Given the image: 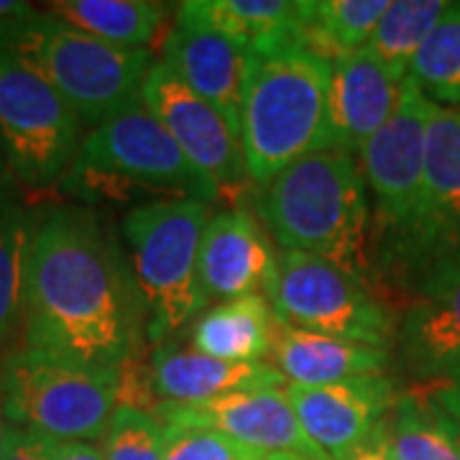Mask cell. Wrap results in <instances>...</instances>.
Segmentation results:
<instances>
[{
	"label": "cell",
	"instance_id": "37",
	"mask_svg": "<svg viewBox=\"0 0 460 460\" xmlns=\"http://www.w3.org/2000/svg\"><path fill=\"white\" fill-rule=\"evenodd\" d=\"M261 460H305V458H296V456H263Z\"/></svg>",
	"mask_w": 460,
	"mask_h": 460
},
{
	"label": "cell",
	"instance_id": "22",
	"mask_svg": "<svg viewBox=\"0 0 460 460\" xmlns=\"http://www.w3.org/2000/svg\"><path fill=\"white\" fill-rule=\"evenodd\" d=\"M399 345L414 374L435 378L460 356V274L402 317Z\"/></svg>",
	"mask_w": 460,
	"mask_h": 460
},
{
	"label": "cell",
	"instance_id": "4",
	"mask_svg": "<svg viewBox=\"0 0 460 460\" xmlns=\"http://www.w3.org/2000/svg\"><path fill=\"white\" fill-rule=\"evenodd\" d=\"M0 54L47 80L93 128L141 100L156 62L148 49H118L39 11L0 21Z\"/></svg>",
	"mask_w": 460,
	"mask_h": 460
},
{
	"label": "cell",
	"instance_id": "27",
	"mask_svg": "<svg viewBox=\"0 0 460 460\" xmlns=\"http://www.w3.org/2000/svg\"><path fill=\"white\" fill-rule=\"evenodd\" d=\"M445 8L447 3L443 0H392L366 49L376 57L396 83H404L417 51L440 21Z\"/></svg>",
	"mask_w": 460,
	"mask_h": 460
},
{
	"label": "cell",
	"instance_id": "14",
	"mask_svg": "<svg viewBox=\"0 0 460 460\" xmlns=\"http://www.w3.org/2000/svg\"><path fill=\"white\" fill-rule=\"evenodd\" d=\"M159 422H187L208 428L241 445L256 456H296L325 460L299 428L295 407L284 389H259L223 396L208 404H159L154 410Z\"/></svg>",
	"mask_w": 460,
	"mask_h": 460
},
{
	"label": "cell",
	"instance_id": "39",
	"mask_svg": "<svg viewBox=\"0 0 460 460\" xmlns=\"http://www.w3.org/2000/svg\"><path fill=\"white\" fill-rule=\"evenodd\" d=\"M456 440H458V447H460V425H458V435H456Z\"/></svg>",
	"mask_w": 460,
	"mask_h": 460
},
{
	"label": "cell",
	"instance_id": "35",
	"mask_svg": "<svg viewBox=\"0 0 460 460\" xmlns=\"http://www.w3.org/2000/svg\"><path fill=\"white\" fill-rule=\"evenodd\" d=\"M33 8L29 3H16V0H0V21H8V18L26 16L31 13Z\"/></svg>",
	"mask_w": 460,
	"mask_h": 460
},
{
	"label": "cell",
	"instance_id": "6",
	"mask_svg": "<svg viewBox=\"0 0 460 460\" xmlns=\"http://www.w3.org/2000/svg\"><path fill=\"white\" fill-rule=\"evenodd\" d=\"M210 215L208 202L162 198L136 205L123 217L120 230L146 305L151 343H162L208 307L199 284V243Z\"/></svg>",
	"mask_w": 460,
	"mask_h": 460
},
{
	"label": "cell",
	"instance_id": "30",
	"mask_svg": "<svg viewBox=\"0 0 460 460\" xmlns=\"http://www.w3.org/2000/svg\"><path fill=\"white\" fill-rule=\"evenodd\" d=\"M164 425V460H261L241 445L213 429L187 425V422H162Z\"/></svg>",
	"mask_w": 460,
	"mask_h": 460
},
{
	"label": "cell",
	"instance_id": "23",
	"mask_svg": "<svg viewBox=\"0 0 460 460\" xmlns=\"http://www.w3.org/2000/svg\"><path fill=\"white\" fill-rule=\"evenodd\" d=\"M392 0H299L296 44L335 62L366 49Z\"/></svg>",
	"mask_w": 460,
	"mask_h": 460
},
{
	"label": "cell",
	"instance_id": "10",
	"mask_svg": "<svg viewBox=\"0 0 460 460\" xmlns=\"http://www.w3.org/2000/svg\"><path fill=\"white\" fill-rule=\"evenodd\" d=\"M269 302L292 328L384 350L394 341V317L366 284L310 253L279 251Z\"/></svg>",
	"mask_w": 460,
	"mask_h": 460
},
{
	"label": "cell",
	"instance_id": "38",
	"mask_svg": "<svg viewBox=\"0 0 460 460\" xmlns=\"http://www.w3.org/2000/svg\"><path fill=\"white\" fill-rule=\"evenodd\" d=\"M3 172H5V162H3V154H0V180H3Z\"/></svg>",
	"mask_w": 460,
	"mask_h": 460
},
{
	"label": "cell",
	"instance_id": "20",
	"mask_svg": "<svg viewBox=\"0 0 460 460\" xmlns=\"http://www.w3.org/2000/svg\"><path fill=\"white\" fill-rule=\"evenodd\" d=\"M177 21L210 29L248 51L274 49L296 44L299 0H190L180 5Z\"/></svg>",
	"mask_w": 460,
	"mask_h": 460
},
{
	"label": "cell",
	"instance_id": "18",
	"mask_svg": "<svg viewBox=\"0 0 460 460\" xmlns=\"http://www.w3.org/2000/svg\"><path fill=\"white\" fill-rule=\"evenodd\" d=\"M151 384L159 404L198 407L215 399L259 389H284V376L271 363H228L192 348H156Z\"/></svg>",
	"mask_w": 460,
	"mask_h": 460
},
{
	"label": "cell",
	"instance_id": "24",
	"mask_svg": "<svg viewBox=\"0 0 460 460\" xmlns=\"http://www.w3.org/2000/svg\"><path fill=\"white\" fill-rule=\"evenodd\" d=\"M49 13L72 29L118 49H148L166 18V5L148 0H57Z\"/></svg>",
	"mask_w": 460,
	"mask_h": 460
},
{
	"label": "cell",
	"instance_id": "26",
	"mask_svg": "<svg viewBox=\"0 0 460 460\" xmlns=\"http://www.w3.org/2000/svg\"><path fill=\"white\" fill-rule=\"evenodd\" d=\"M458 422L428 396H396L384 422V445L392 460H460Z\"/></svg>",
	"mask_w": 460,
	"mask_h": 460
},
{
	"label": "cell",
	"instance_id": "8",
	"mask_svg": "<svg viewBox=\"0 0 460 460\" xmlns=\"http://www.w3.org/2000/svg\"><path fill=\"white\" fill-rule=\"evenodd\" d=\"M62 184L72 192L144 187L208 205L223 195L208 174L190 164L159 118L141 100L84 136Z\"/></svg>",
	"mask_w": 460,
	"mask_h": 460
},
{
	"label": "cell",
	"instance_id": "28",
	"mask_svg": "<svg viewBox=\"0 0 460 460\" xmlns=\"http://www.w3.org/2000/svg\"><path fill=\"white\" fill-rule=\"evenodd\" d=\"M410 77L422 95L440 105H460V3H447L411 62Z\"/></svg>",
	"mask_w": 460,
	"mask_h": 460
},
{
	"label": "cell",
	"instance_id": "2",
	"mask_svg": "<svg viewBox=\"0 0 460 460\" xmlns=\"http://www.w3.org/2000/svg\"><path fill=\"white\" fill-rule=\"evenodd\" d=\"M256 208L279 251L310 253L366 284L371 205L356 156L320 151L259 187Z\"/></svg>",
	"mask_w": 460,
	"mask_h": 460
},
{
	"label": "cell",
	"instance_id": "31",
	"mask_svg": "<svg viewBox=\"0 0 460 460\" xmlns=\"http://www.w3.org/2000/svg\"><path fill=\"white\" fill-rule=\"evenodd\" d=\"M425 396L460 425V356H456L435 376V381L425 389Z\"/></svg>",
	"mask_w": 460,
	"mask_h": 460
},
{
	"label": "cell",
	"instance_id": "13",
	"mask_svg": "<svg viewBox=\"0 0 460 460\" xmlns=\"http://www.w3.org/2000/svg\"><path fill=\"white\" fill-rule=\"evenodd\" d=\"M299 428L325 460H350L396 404L394 381L368 374L328 386H287Z\"/></svg>",
	"mask_w": 460,
	"mask_h": 460
},
{
	"label": "cell",
	"instance_id": "9",
	"mask_svg": "<svg viewBox=\"0 0 460 460\" xmlns=\"http://www.w3.org/2000/svg\"><path fill=\"white\" fill-rule=\"evenodd\" d=\"M84 123L47 80L0 54V154L21 184L62 181L83 146Z\"/></svg>",
	"mask_w": 460,
	"mask_h": 460
},
{
	"label": "cell",
	"instance_id": "21",
	"mask_svg": "<svg viewBox=\"0 0 460 460\" xmlns=\"http://www.w3.org/2000/svg\"><path fill=\"white\" fill-rule=\"evenodd\" d=\"M277 314L263 295L220 302L192 325L190 348L228 363H266L274 350Z\"/></svg>",
	"mask_w": 460,
	"mask_h": 460
},
{
	"label": "cell",
	"instance_id": "5",
	"mask_svg": "<svg viewBox=\"0 0 460 460\" xmlns=\"http://www.w3.org/2000/svg\"><path fill=\"white\" fill-rule=\"evenodd\" d=\"M371 246L381 279L417 295V302L460 274V111L432 108L417 210Z\"/></svg>",
	"mask_w": 460,
	"mask_h": 460
},
{
	"label": "cell",
	"instance_id": "11",
	"mask_svg": "<svg viewBox=\"0 0 460 460\" xmlns=\"http://www.w3.org/2000/svg\"><path fill=\"white\" fill-rule=\"evenodd\" d=\"M435 102L407 77L392 118L358 151L363 180L374 195V238L389 235L410 220L422 195L425 146Z\"/></svg>",
	"mask_w": 460,
	"mask_h": 460
},
{
	"label": "cell",
	"instance_id": "16",
	"mask_svg": "<svg viewBox=\"0 0 460 460\" xmlns=\"http://www.w3.org/2000/svg\"><path fill=\"white\" fill-rule=\"evenodd\" d=\"M162 62L199 98L226 115L241 138V105L253 54L226 36L177 21L164 41Z\"/></svg>",
	"mask_w": 460,
	"mask_h": 460
},
{
	"label": "cell",
	"instance_id": "32",
	"mask_svg": "<svg viewBox=\"0 0 460 460\" xmlns=\"http://www.w3.org/2000/svg\"><path fill=\"white\" fill-rule=\"evenodd\" d=\"M51 450H54V440L39 435V432H31V429L11 425L3 460H49Z\"/></svg>",
	"mask_w": 460,
	"mask_h": 460
},
{
	"label": "cell",
	"instance_id": "29",
	"mask_svg": "<svg viewBox=\"0 0 460 460\" xmlns=\"http://www.w3.org/2000/svg\"><path fill=\"white\" fill-rule=\"evenodd\" d=\"M100 447L105 460H164V425L151 411L118 407Z\"/></svg>",
	"mask_w": 460,
	"mask_h": 460
},
{
	"label": "cell",
	"instance_id": "17",
	"mask_svg": "<svg viewBox=\"0 0 460 460\" xmlns=\"http://www.w3.org/2000/svg\"><path fill=\"white\" fill-rule=\"evenodd\" d=\"M402 84L368 49L335 59L330 75V151L356 156L392 118Z\"/></svg>",
	"mask_w": 460,
	"mask_h": 460
},
{
	"label": "cell",
	"instance_id": "15",
	"mask_svg": "<svg viewBox=\"0 0 460 460\" xmlns=\"http://www.w3.org/2000/svg\"><path fill=\"white\" fill-rule=\"evenodd\" d=\"M277 261L279 253L253 215L241 208L210 215L199 243V284L208 302L248 295L269 299L277 281Z\"/></svg>",
	"mask_w": 460,
	"mask_h": 460
},
{
	"label": "cell",
	"instance_id": "33",
	"mask_svg": "<svg viewBox=\"0 0 460 460\" xmlns=\"http://www.w3.org/2000/svg\"><path fill=\"white\" fill-rule=\"evenodd\" d=\"M49 460H105V456L98 443L75 440V443H54Z\"/></svg>",
	"mask_w": 460,
	"mask_h": 460
},
{
	"label": "cell",
	"instance_id": "1",
	"mask_svg": "<svg viewBox=\"0 0 460 460\" xmlns=\"http://www.w3.org/2000/svg\"><path fill=\"white\" fill-rule=\"evenodd\" d=\"M144 338L146 305L108 223L80 205L33 215L23 345L118 371Z\"/></svg>",
	"mask_w": 460,
	"mask_h": 460
},
{
	"label": "cell",
	"instance_id": "19",
	"mask_svg": "<svg viewBox=\"0 0 460 460\" xmlns=\"http://www.w3.org/2000/svg\"><path fill=\"white\" fill-rule=\"evenodd\" d=\"M386 363L389 350L384 348L317 335L277 320L271 366L284 376L287 386H328L348 378L384 374Z\"/></svg>",
	"mask_w": 460,
	"mask_h": 460
},
{
	"label": "cell",
	"instance_id": "3",
	"mask_svg": "<svg viewBox=\"0 0 460 460\" xmlns=\"http://www.w3.org/2000/svg\"><path fill=\"white\" fill-rule=\"evenodd\" d=\"M241 146L256 187L305 156L330 151L332 62L296 44L251 51Z\"/></svg>",
	"mask_w": 460,
	"mask_h": 460
},
{
	"label": "cell",
	"instance_id": "34",
	"mask_svg": "<svg viewBox=\"0 0 460 460\" xmlns=\"http://www.w3.org/2000/svg\"><path fill=\"white\" fill-rule=\"evenodd\" d=\"M350 460H392L389 453H386V445H384V425L376 429V435L363 445L361 450Z\"/></svg>",
	"mask_w": 460,
	"mask_h": 460
},
{
	"label": "cell",
	"instance_id": "7",
	"mask_svg": "<svg viewBox=\"0 0 460 460\" xmlns=\"http://www.w3.org/2000/svg\"><path fill=\"white\" fill-rule=\"evenodd\" d=\"M118 371L23 343L13 345L0 353V389L8 425L39 432L54 443H98L120 407Z\"/></svg>",
	"mask_w": 460,
	"mask_h": 460
},
{
	"label": "cell",
	"instance_id": "25",
	"mask_svg": "<svg viewBox=\"0 0 460 460\" xmlns=\"http://www.w3.org/2000/svg\"><path fill=\"white\" fill-rule=\"evenodd\" d=\"M33 215L11 187L0 184V353L11 350L23 330Z\"/></svg>",
	"mask_w": 460,
	"mask_h": 460
},
{
	"label": "cell",
	"instance_id": "12",
	"mask_svg": "<svg viewBox=\"0 0 460 460\" xmlns=\"http://www.w3.org/2000/svg\"><path fill=\"white\" fill-rule=\"evenodd\" d=\"M141 102L159 118L190 164L208 174L220 192H238L251 181L241 138L226 115L192 93L162 59L146 75Z\"/></svg>",
	"mask_w": 460,
	"mask_h": 460
},
{
	"label": "cell",
	"instance_id": "36",
	"mask_svg": "<svg viewBox=\"0 0 460 460\" xmlns=\"http://www.w3.org/2000/svg\"><path fill=\"white\" fill-rule=\"evenodd\" d=\"M8 417H5V407H3V389H0V460H3V450H5V440H8Z\"/></svg>",
	"mask_w": 460,
	"mask_h": 460
}]
</instances>
